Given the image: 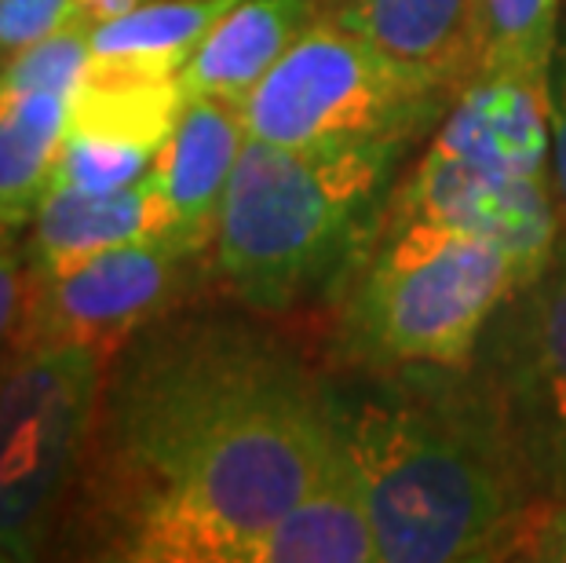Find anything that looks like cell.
Wrapping results in <instances>:
<instances>
[{"instance_id": "1", "label": "cell", "mask_w": 566, "mask_h": 563, "mask_svg": "<svg viewBox=\"0 0 566 563\" xmlns=\"http://www.w3.org/2000/svg\"><path fill=\"white\" fill-rule=\"evenodd\" d=\"M242 311L187 304L117 347L48 556L245 563L293 509L333 439V380Z\"/></svg>"}, {"instance_id": "2", "label": "cell", "mask_w": 566, "mask_h": 563, "mask_svg": "<svg viewBox=\"0 0 566 563\" xmlns=\"http://www.w3.org/2000/svg\"><path fill=\"white\" fill-rule=\"evenodd\" d=\"M380 563L497 560L537 494L475 366H420L333 385Z\"/></svg>"}, {"instance_id": "3", "label": "cell", "mask_w": 566, "mask_h": 563, "mask_svg": "<svg viewBox=\"0 0 566 563\" xmlns=\"http://www.w3.org/2000/svg\"><path fill=\"white\" fill-rule=\"evenodd\" d=\"M402 150L406 143L296 150L249 139L209 246L216 290L271 319L336 282L380 220Z\"/></svg>"}, {"instance_id": "4", "label": "cell", "mask_w": 566, "mask_h": 563, "mask_svg": "<svg viewBox=\"0 0 566 563\" xmlns=\"http://www.w3.org/2000/svg\"><path fill=\"white\" fill-rule=\"evenodd\" d=\"M515 268L486 238L384 217L336 279V352L358 374L468 366Z\"/></svg>"}, {"instance_id": "5", "label": "cell", "mask_w": 566, "mask_h": 563, "mask_svg": "<svg viewBox=\"0 0 566 563\" xmlns=\"http://www.w3.org/2000/svg\"><path fill=\"white\" fill-rule=\"evenodd\" d=\"M457 92L428 70L318 19L242 100L249 139L271 147L406 143L450 111Z\"/></svg>"}, {"instance_id": "6", "label": "cell", "mask_w": 566, "mask_h": 563, "mask_svg": "<svg viewBox=\"0 0 566 563\" xmlns=\"http://www.w3.org/2000/svg\"><path fill=\"white\" fill-rule=\"evenodd\" d=\"M111 358L41 347L0 366V563L52 553Z\"/></svg>"}, {"instance_id": "7", "label": "cell", "mask_w": 566, "mask_h": 563, "mask_svg": "<svg viewBox=\"0 0 566 563\" xmlns=\"http://www.w3.org/2000/svg\"><path fill=\"white\" fill-rule=\"evenodd\" d=\"M205 279H212L209 249H190L176 238H143L55 271L38 268L19 355L41 347H92L114 355L150 322L195 304Z\"/></svg>"}, {"instance_id": "8", "label": "cell", "mask_w": 566, "mask_h": 563, "mask_svg": "<svg viewBox=\"0 0 566 563\" xmlns=\"http://www.w3.org/2000/svg\"><path fill=\"white\" fill-rule=\"evenodd\" d=\"M537 494L566 490V242L490 319L472 358Z\"/></svg>"}, {"instance_id": "9", "label": "cell", "mask_w": 566, "mask_h": 563, "mask_svg": "<svg viewBox=\"0 0 566 563\" xmlns=\"http://www.w3.org/2000/svg\"><path fill=\"white\" fill-rule=\"evenodd\" d=\"M384 217L428 220L486 238L512 260L515 290L548 271L563 242L552 173L509 176L428 150L384 201Z\"/></svg>"}, {"instance_id": "10", "label": "cell", "mask_w": 566, "mask_h": 563, "mask_svg": "<svg viewBox=\"0 0 566 563\" xmlns=\"http://www.w3.org/2000/svg\"><path fill=\"white\" fill-rule=\"evenodd\" d=\"M428 150L509 176L552 173L548 81L512 70H479L472 85L450 103Z\"/></svg>"}, {"instance_id": "11", "label": "cell", "mask_w": 566, "mask_h": 563, "mask_svg": "<svg viewBox=\"0 0 566 563\" xmlns=\"http://www.w3.org/2000/svg\"><path fill=\"white\" fill-rule=\"evenodd\" d=\"M249 143L242 106L187 95L165 147L154 158L161 198L172 220V238L190 249H209L234 165Z\"/></svg>"}, {"instance_id": "12", "label": "cell", "mask_w": 566, "mask_h": 563, "mask_svg": "<svg viewBox=\"0 0 566 563\" xmlns=\"http://www.w3.org/2000/svg\"><path fill=\"white\" fill-rule=\"evenodd\" d=\"M336 410V406H333ZM363 476H358L340 425L325 447L307 490L285 517L252 542L245 563H377Z\"/></svg>"}, {"instance_id": "13", "label": "cell", "mask_w": 566, "mask_h": 563, "mask_svg": "<svg viewBox=\"0 0 566 563\" xmlns=\"http://www.w3.org/2000/svg\"><path fill=\"white\" fill-rule=\"evenodd\" d=\"M322 19L428 70L461 95L483 70L479 0H318Z\"/></svg>"}, {"instance_id": "14", "label": "cell", "mask_w": 566, "mask_h": 563, "mask_svg": "<svg viewBox=\"0 0 566 563\" xmlns=\"http://www.w3.org/2000/svg\"><path fill=\"white\" fill-rule=\"evenodd\" d=\"M143 238H172V220H168L154 169L136 184L106 190V195L48 190L22 246L41 271H55L99 249L143 242Z\"/></svg>"}, {"instance_id": "15", "label": "cell", "mask_w": 566, "mask_h": 563, "mask_svg": "<svg viewBox=\"0 0 566 563\" xmlns=\"http://www.w3.org/2000/svg\"><path fill=\"white\" fill-rule=\"evenodd\" d=\"M322 19L318 0H238L179 66L187 95L238 103Z\"/></svg>"}, {"instance_id": "16", "label": "cell", "mask_w": 566, "mask_h": 563, "mask_svg": "<svg viewBox=\"0 0 566 563\" xmlns=\"http://www.w3.org/2000/svg\"><path fill=\"white\" fill-rule=\"evenodd\" d=\"M184 103L187 92L176 70L92 55L81 85L70 95V128L158 154Z\"/></svg>"}, {"instance_id": "17", "label": "cell", "mask_w": 566, "mask_h": 563, "mask_svg": "<svg viewBox=\"0 0 566 563\" xmlns=\"http://www.w3.org/2000/svg\"><path fill=\"white\" fill-rule=\"evenodd\" d=\"M70 128V95L0 92V220L27 231L52 187Z\"/></svg>"}, {"instance_id": "18", "label": "cell", "mask_w": 566, "mask_h": 563, "mask_svg": "<svg viewBox=\"0 0 566 563\" xmlns=\"http://www.w3.org/2000/svg\"><path fill=\"white\" fill-rule=\"evenodd\" d=\"M238 0H150L128 15L92 22V55L136 59V63L176 70L187 63L201 38L231 11Z\"/></svg>"}, {"instance_id": "19", "label": "cell", "mask_w": 566, "mask_h": 563, "mask_svg": "<svg viewBox=\"0 0 566 563\" xmlns=\"http://www.w3.org/2000/svg\"><path fill=\"white\" fill-rule=\"evenodd\" d=\"M563 0H479L483 70L548 81L559 44Z\"/></svg>"}, {"instance_id": "20", "label": "cell", "mask_w": 566, "mask_h": 563, "mask_svg": "<svg viewBox=\"0 0 566 563\" xmlns=\"http://www.w3.org/2000/svg\"><path fill=\"white\" fill-rule=\"evenodd\" d=\"M154 158L158 154L125 147V143L92 136V132L81 128H66L48 190H84V195L122 190L147 176L154 169Z\"/></svg>"}, {"instance_id": "21", "label": "cell", "mask_w": 566, "mask_h": 563, "mask_svg": "<svg viewBox=\"0 0 566 563\" xmlns=\"http://www.w3.org/2000/svg\"><path fill=\"white\" fill-rule=\"evenodd\" d=\"M92 63L88 22L70 19L63 30L30 44L0 70V92H59L74 95L84 70Z\"/></svg>"}, {"instance_id": "22", "label": "cell", "mask_w": 566, "mask_h": 563, "mask_svg": "<svg viewBox=\"0 0 566 563\" xmlns=\"http://www.w3.org/2000/svg\"><path fill=\"white\" fill-rule=\"evenodd\" d=\"M497 560L566 563V490L534 494L512 520Z\"/></svg>"}, {"instance_id": "23", "label": "cell", "mask_w": 566, "mask_h": 563, "mask_svg": "<svg viewBox=\"0 0 566 563\" xmlns=\"http://www.w3.org/2000/svg\"><path fill=\"white\" fill-rule=\"evenodd\" d=\"M33 290H38V263L30 260L19 238L15 246L0 253V366L19 355Z\"/></svg>"}, {"instance_id": "24", "label": "cell", "mask_w": 566, "mask_h": 563, "mask_svg": "<svg viewBox=\"0 0 566 563\" xmlns=\"http://www.w3.org/2000/svg\"><path fill=\"white\" fill-rule=\"evenodd\" d=\"M77 19V0H0V70Z\"/></svg>"}, {"instance_id": "25", "label": "cell", "mask_w": 566, "mask_h": 563, "mask_svg": "<svg viewBox=\"0 0 566 563\" xmlns=\"http://www.w3.org/2000/svg\"><path fill=\"white\" fill-rule=\"evenodd\" d=\"M548 95H552V190H556L559 227L566 242V38L556 44L548 74Z\"/></svg>"}, {"instance_id": "26", "label": "cell", "mask_w": 566, "mask_h": 563, "mask_svg": "<svg viewBox=\"0 0 566 563\" xmlns=\"http://www.w3.org/2000/svg\"><path fill=\"white\" fill-rule=\"evenodd\" d=\"M19 238H22V231H19V227H11V223H4V220H0V253H4V249H11V246H15Z\"/></svg>"}]
</instances>
